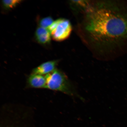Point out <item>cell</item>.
<instances>
[{"mask_svg":"<svg viewBox=\"0 0 127 127\" xmlns=\"http://www.w3.org/2000/svg\"><path fill=\"white\" fill-rule=\"evenodd\" d=\"M78 14L79 35L96 57L127 53V1H89Z\"/></svg>","mask_w":127,"mask_h":127,"instance_id":"1","label":"cell"},{"mask_svg":"<svg viewBox=\"0 0 127 127\" xmlns=\"http://www.w3.org/2000/svg\"><path fill=\"white\" fill-rule=\"evenodd\" d=\"M46 79V89L61 92L72 97L79 98L83 100L79 96L72 82L63 71L57 69L45 75Z\"/></svg>","mask_w":127,"mask_h":127,"instance_id":"2","label":"cell"},{"mask_svg":"<svg viewBox=\"0 0 127 127\" xmlns=\"http://www.w3.org/2000/svg\"><path fill=\"white\" fill-rule=\"evenodd\" d=\"M72 31V27L70 22L66 19L61 18L58 26L51 34L54 40L61 41L67 39Z\"/></svg>","mask_w":127,"mask_h":127,"instance_id":"3","label":"cell"},{"mask_svg":"<svg viewBox=\"0 0 127 127\" xmlns=\"http://www.w3.org/2000/svg\"><path fill=\"white\" fill-rule=\"evenodd\" d=\"M27 87L28 88L46 89V79L45 76L31 73L27 79Z\"/></svg>","mask_w":127,"mask_h":127,"instance_id":"4","label":"cell"},{"mask_svg":"<svg viewBox=\"0 0 127 127\" xmlns=\"http://www.w3.org/2000/svg\"><path fill=\"white\" fill-rule=\"evenodd\" d=\"M58 61L52 60L46 62L33 69L31 73L45 76L53 72L57 69Z\"/></svg>","mask_w":127,"mask_h":127,"instance_id":"5","label":"cell"},{"mask_svg":"<svg viewBox=\"0 0 127 127\" xmlns=\"http://www.w3.org/2000/svg\"><path fill=\"white\" fill-rule=\"evenodd\" d=\"M51 33L47 29L39 27L36 30L35 35L40 43L45 44L49 43L51 40Z\"/></svg>","mask_w":127,"mask_h":127,"instance_id":"6","label":"cell"},{"mask_svg":"<svg viewBox=\"0 0 127 127\" xmlns=\"http://www.w3.org/2000/svg\"><path fill=\"white\" fill-rule=\"evenodd\" d=\"M54 22L51 17H48L41 20L40 21L39 25L41 27L48 29Z\"/></svg>","mask_w":127,"mask_h":127,"instance_id":"7","label":"cell"},{"mask_svg":"<svg viewBox=\"0 0 127 127\" xmlns=\"http://www.w3.org/2000/svg\"><path fill=\"white\" fill-rule=\"evenodd\" d=\"M19 0H3L2 3L5 7L7 9H11L16 7L17 5L21 2Z\"/></svg>","mask_w":127,"mask_h":127,"instance_id":"8","label":"cell"}]
</instances>
